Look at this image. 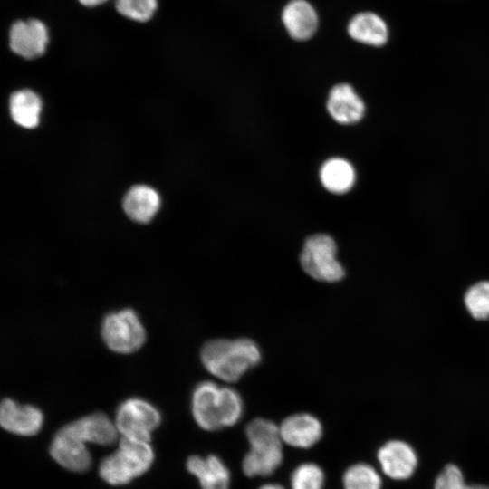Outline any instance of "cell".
<instances>
[{
	"label": "cell",
	"instance_id": "obj_6",
	"mask_svg": "<svg viewBox=\"0 0 489 489\" xmlns=\"http://www.w3.org/2000/svg\"><path fill=\"white\" fill-rule=\"evenodd\" d=\"M101 334L106 345L119 353L134 352L146 340L144 327L131 309L108 314L101 325Z\"/></svg>",
	"mask_w": 489,
	"mask_h": 489
},
{
	"label": "cell",
	"instance_id": "obj_1",
	"mask_svg": "<svg viewBox=\"0 0 489 489\" xmlns=\"http://www.w3.org/2000/svg\"><path fill=\"white\" fill-rule=\"evenodd\" d=\"M200 359L212 375L225 381L235 382L258 365L262 355L259 346L251 339H216L203 346Z\"/></svg>",
	"mask_w": 489,
	"mask_h": 489
},
{
	"label": "cell",
	"instance_id": "obj_23",
	"mask_svg": "<svg viewBox=\"0 0 489 489\" xmlns=\"http://www.w3.org/2000/svg\"><path fill=\"white\" fill-rule=\"evenodd\" d=\"M157 0H116L118 12L123 16L139 22L149 20L157 9Z\"/></svg>",
	"mask_w": 489,
	"mask_h": 489
},
{
	"label": "cell",
	"instance_id": "obj_20",
	"mask_svg": "<svg viewBox=\"0 0 489 489\" xmlns=\"http://www.w3.org/2000/svg\"><path fill=\"white\" fill-rule=\"evenodd\" d=\"M343 486L344 489H380L381 478L371 465L360 463L346 470Z\"/></svg>",
	"mask_w": 489,
	"mask_h": 489
},
{
	"label": "cell",
	"instance_id": "obj_17",
	"mask_svg": "<svg viewBox=\"0 0 489 489\" xmlns=\"http://www.w3.org/2000/svg\"><path fill=\"white\" fill-rule=\"evenodd\" d=\"M160 198L156 190L145 185L131 187L123 200L128 216L138 223H148L158 213Z\"/></svg>",
	"mask_w": 489,
	"mask_h": 489
},
{
	"label": "cell",
	"instance_id": "obj_10",
	"mask_svg": "<svg viewBox=\"0 0 489 489\" xmlns=\"http://www.w3.org/2000/svg\"><path fill=\"white\" fill-rule=\"evenodd\" d=\"M43 415L36 407L19 405L5 398L1 403L0 423L4 429L19 436L35 435L42 427Z\"/></svg>",
	"mask_w": 489,
	"mask_h": 489
},
{
	"label": "cell",
	"instance_id": "obj_5",
	"mask_svg": "<svg viewBox=\"0 0 489 489\" xmlns=\"http://www.w3.org/2000/svg\"><path fill=\"white\" fill-rule=\"evenodd\" d=\"M300 263L310 277L320 282L337 283L345 276V269L337 259V244L326 234L312 235L305 240Z\"/></svg>",
	"mask_w": 489,
	"mask_h": 489
},
{
	"label": "cell",
	"instance_id": "obj_3",
	"mask_svg": "<svg viewBox=\"0 0 489 489\" xmlns=\"http://www.w3.org/2000/svg\"><path fill=\"white\" fill-rule=\"evenodd\" d=\"M154 459L149 442L121 437L118 448L102 459L101 477L112 485H122L144 474Z\"/></svg>",
	"mask_w": 489,
	"mask_h": 489
},
{
	"label": "cell",
	"instance_id": "obj_15",
	"mask_svg": "<svg viewBox=\"0 0 489 489\" xmlns=\"http://www.w3.org/2000/svg\"><path fill=\"white\" fill-rule=\"evenodd\" d=\"M282 21L292 38L298 41L310 39L317 31L318 15L306 0H292L283 10Z\"/></svg>",
	"mask_w": 489,
	"mask_h": 489
},
{
	"label": "cell",
	"instance_id": "obj_13",
	"mask_svg": "<svg viewBox=\"0 0 489 489\" xmlns=\"http://www.w3.org/2000/svg\"><path fill=\"white\" fill-rule=\"evenodd\" d=\"M282 440L298 448H309L321 437L322 427L317 417L307 413L289 416L279 426Z\"/></svg>",
	"mask_w": 489,
	"mask_h": 489
},
{
	"label": "cell",
	"instance_id": "obj_26",
	"mask_svg": "<svg viewBox=\"0 0 489 489\" xmlns=\"http://www.w3.org/2000/svg\"><path fill=\"white\" fill-rule=\"evenodd\" d=\"M258 489H284L282 485L277 484H267L263 486H261Z\"/></svg>",
	"mask_w": 489,
	"mask_h": 489
},
{
	"label": "cell",
	"instance_id": "obj_7",
	"mask_svg": "<svg viewBox=\"0 0 489 489\" xmlns=\"http://www.w3.org/2000/svg\"><path fill=\"white\" fill-rule=\"evenodd\" d=\"M159 423L158 409L140 398L124 401L116 412L115 426L121 437L149 442Z\"/></svg>",
	"mask_w": 489,
	"mask_h": 489
},
{
	"label": "cell",
	"instance_id": "obj_18",
	"mask_svg": "<svg viewBox=\"0 0 489 489\" xmlns=\"http://www.w3.org/2000/svg\"><path fill=\"white\" fill-rule=\"evenodd\" d=\"M320 179L329 192L344 194L353 187L356 182V171L347 159L331 158L321 167Z\"/></svg>",
	"mask_w": 489,
	"mask_h": 489
},
{
	"label": "cell",
	"instance_id": "obj_22",
	"mask_svg": "<svg viewBox=\"0 0 489 489\" xmlns=\"http://www.w3.org/2000/svg\"><path fill=\"white\" fill-rule=\"evenodd\" d=\"M324 481L322 469L313 463L298 465L291 475L292 489H322Z\"/></svg>",
	"mask_w": 489,
	"mask_h": 489
},
{
	"label": "cell",
	"instance_id": "obj_4",
	"mask_svg": "<svg viewBox=\"0 0 489 489\" xmlns=\"http://www.w3.org/2000/svg\"><path fill=\"white\" fill-rule=\"evenodd\" d=\"M97 443L95 429L88 417H83L65 425L54 436L50 453L63 468L72 472L86 471L91 457L86 444Z\"/></svg>",
	"mask_w": 489,
	"mask_h": 489
},
{
	"label": "cell",
	"instance_id": "obj_24",
	"mask_svg": "<svg viewBox=\"0 0 489 489\" xmlns=\"http://www.w3.org/2000/svg\"><path fill=\"white\" fill-rule=\"evenodd\" d=\"M464 475L455 465H447L437 475L434 489H467Z\"/></svg>",
	"mask_w": 489,
	"mask_h": 489
},
{
	"label": "cell",
	"instance_id": "obj_11",
	"mask_svg": "<svg viewBox=\"0 0 489 489\" xmlns=\"http://www.w3.org/2000/svg\"><path fill=\"white\" fill-rule=\"evenodd\" d=\"M378 459L383 473L396 480L410 477L417 465L414 449L400 440H390L384 444L379 449Z\"/></svg>",
	"mask_w": 489,
	"mask_h": 489
},
{
	"label": "cell",
	"instance_id": "obj_12",
	"mask_svg": "<svg viewBox=\"0 0 489 489\" xmlns=\"http://www.w3.org/2000/svg\"><path fill=\"white\" fill-rule=\"evenodd\" d=\"M326 107L331 118L342 125L359 122L366 110L362 98L349 83H339L331 90Z\"/></svg>",
	"mask_w": 489,
	"mask_h": 489
},
{
	"label": "cell",
	"instance_id": "obj_8",
	"mask_svg": "<svg viewBox=\"0 0 489 489\" xmlns=\"http://www.w3.org/2000/svg\"><path fill=\"white\" fill-rule=\"evenodd\" d=\"M222 387L212 381H203L192 394V414L197 424L203 429L214 431L222 428Z\"/></svg>",
	"mask_w": 489,
	"mask_h": 489
},
{
	"label": "cell",
	"instance_id": "obj_21",
	"mask_svg": "<svg viewBox=\"0 0 489 489\" xmlns=\"http://www.w3.org/2000/svg\"><path fill=\"white\" fill-rule=\"evenodd\" d=\"M465 305L475 320L489 318V281H480L471 285L465 293Z\"/></svg>",
	"mask_w": 489,
	"mask_h": 489
},
{
	"label": "cell",
	"instance_id": "obj_16",
	"mask_svg": "<svg viewBox=\"0 0 489 489\" xmlns=\"http://www.w3.org/2000/svg\"><path fill=\"white\" fill-rule=\"evenodd\" d=\"M187 469L198 479L202 489L229 488V470L216 455H191L187 460Z\"/></svg>",
	"mask_w": 489,
	"mask_h": 489
},
{
	"label": "cell",
	"instance_id": "obj_9",
	"mask_svg": "<svg viewBox=\"0 0 489 489\" xmlns=\"http://www.w3.org/2000/svg\"><path fill=\"white\" fill-rule=\"evenodd\" d=\"M48 40L46 26L37 19L16 21L9 33L11 49L25 59L41 56L45 51Z\"/></svg>",
	"mask_w": 489,
	"mask_h": 489
},
{
	"label": "cell",
	"instance_id": "obj_14",
	"mask_svg": "<svg viewBox=\"0 0 489 489\" xmlns=\"http://www.w3.org/2000/svg\"><path fill=\"white\" fill-rule=\"evenodd\" d=\"M348 33L354 41L372 47L386 45L390 37L387 21L372 11L356 14L349 22Z\"/></svg>",
	"mask_w": 489,
	"mask_h": 489
},
{
	"label": "cell",
	"instance_id": "obj_27",
	"mask_svg": "<svg viewBox=\"0 0 489 489\" xmlns=\"http://www.w3.org/2000/svg\"><path fill=\"white\" fill-rule=\"evenodd\" d=\"M467 489H489V485L481 484H468Z\"/></svg>",
	"mask_w": 489,
	"mask_h": 489
},
{
	"label": "cell",
	"instance_id": "obj_2",
	"mask_svg": "<svg viewBox=\"0 0 489 489\" xmlns=\"http://www.w3.org/2000/svg\"><path fill=\"white\" fill-rule=\"evenodd\" d=\"M245 434L250 449L242 463L244 475L249 477L272 475L283 457L279 426L257 417L247 425Z\"/></svg>",
	"mask_w": 489,
	"mask_h": 489
},
{
	"label": "cell",
	"instance_id": "obj_25",
	"mask_svg": "<svg viewBox=\"0 0 489 489\" xmlns=\"http://www.w3.org/2000/svg\"><path fill=\"white\" fill-rule=\"evenodd\" d=\"M85 6H95L104 3L107 0H79Z\"/></svg>",
	"mask_w": 489,
	"mask_h": 489
},
{
	"label": "cell",
	"instance_id": "obj_19",
	"mask_svg": "<svg viewBox=\"0 0 489 489\" xmlns=\"http://www.w3.org/2000/svg\"><path fill=\"white\" fill-rule=\"evenodd\" d=\"M10 113L21 127L32 129L38 125L42 110L39 96L30 90L15 91L10 98Z\"/></svg>",
	"mask_w": 489,
	"mask_h": 489
}]
</instances>
